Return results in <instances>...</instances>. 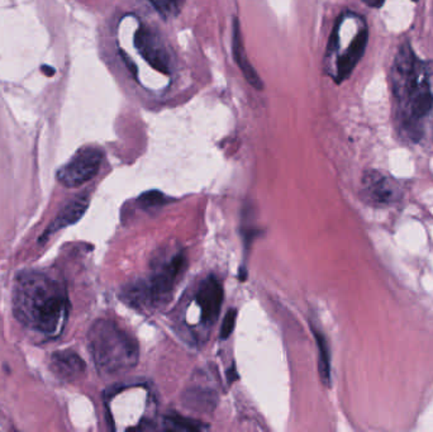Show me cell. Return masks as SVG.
Returning a JSON list of instances; mask_svg holds the SVG:
<instances>
[{
	"instance_id": "8fae6325",
	"label": "cell",
	"mask_w": 433,
	"mask_h": 432,
	"mask_svg": "<svg viewBox=\"0 0 433 432\" xmlns=\"http://www.w3.org/2000/svg\"><path fill=\"white\" fill-rule=\"evenodd\" d=\"M51 370L62 380H75L85 371V363L78 354L65 350L51 356Z\"/></svg>"
},
{
	"instance_id": "d6986e66",
	"label": "cell",
	"mask_w": 433,
	"mask_h": 432,
	"mask_svg": "<svg viewBox=\"0 0 433 432\" xmlns=\"http://www.w3.org/2000/svg\"><path fill=\"white\" fill-rule=\"evenodd\" d=\"M362 1L372 8H380L385 3V0H362Z\"/></svg>"
},
{
	"instance_id": "5bb4252c",
	"label": "cell",
	"mask_w": 433,
	"mask_h": 432,
	"mask_svg": "<svg viewBox=\"0 0 433 432\" xmlns=\"http://www.w3.org/2000/svg\"><path fill=\"white\" fill-rule=\"evenodd\" d=\"M314 336L317 340L318 350H319V373L324 383L328 384L331 380L330 353L328 346L324 336L314 329Z\"/></svg>"
},
{
	"instance_id": "9a60e30c",
	"label": "cell",
	"mask_w": 433,
	"mask_h": 432,
	"mask_svg": "<svg viewBox=\"0 0 433 432\" xmlns=\"http://www.w3.org/2000/svg\"><path fill=\"white\" fill-rule=\"evenodd\" d=\"M164 427L169 431H201L204 426H201L199 422L189 420L182 416H166L164 420Z\"/></svg>"
},
{
	"instance_id": "3957f363",
	"label": "cell",
	"mask_w": 433,
	"mask_h": 432,
	"mask_svg": "<svg viewBox=\"0 0 433 432\" xmlns=\"http://www.w3.org/2000/svg\"><path fill=\"white\" fill-rule=\"evenodd\" d=\"M88 342L94 364L102 374L121 375L138 363L137 341L114 321L98 320L93 323Z\"/></svg>"
},
{
	"instance_id": "7a4b0ae2",
	"label": "cell",
	"mask_w": 433,
	"mask_h": 432,
	"mask_svg": "<svg viewBox=\"0 0 433 432\" xmlns=\"http://www.w3.org/2000/svg\"><path fill=\"white\" fill-rule=\"evenodd\" d=\"M396 94L404 105L405 129L413 141L420 140L418 122L433 108V94L426 71L418 64L408 43H404L396 59Z\"/></svg>"
},
{
	"instance_id": "52a82bcc",
	"label": "cell",
	"mask_w": 433,
	"mask_h": 432,
	"mask_svg": "<svg viewBox=\"0 0 433 432\" xmlns=\"http://www.w3.org/2000/svg\"><path fill=\"white\" fill-rule=\"evenodd\" d=\"M362 197L374 206H388L399 201L401 190L397 184L378 171H367L362 177Z\"/></svg>"
},
{
	"instance_id": "7c38bea8",
	"label": "cell",
	"mask_w": 433,
	"mask_h": 432,
	"mask_svg": "<svg viewBox=\"0 0 433 432\" xmlns=\"http://www.w3.org/2000/svg\"><path fill=\"white\" fill-rule=\"evenodd\" d=\"M232 49L235 62H236L238 67L241 69V71L244 74V79L247 80L249 84H251L257 91H263V80L259 76V74L256 73V70L254 69V66L251 65L250 60H249V57H247L246 52H244L242 37H241V30H239V22L236 18H235V22H233Z\"/></svg>"
},
{
	"instance_id": "ac0fdd59",
	"label": "cell",
	"mask_w": 433,
	"mask_h": 432,
	"mask_svg": "<svg viewBox=\"0 0 433 432\" xmlns=\"http://www.w3.org/2000/svg\"><path fill=\"white\" fill-rule=\"evenodd\" d=\"M236 317H237V310L232 308L227 312L220 327V339H227L231 336L236 325Z\"/></svg>"
},
{
	"instance_id": "2e32d148",
	"label": "cell",
	"mask_w": 433,
	"mask_h": 432,
	"mask_svg": "<svg viewBox=\"0 0 433 432\" xmlns=\"http://www.w3.org/2000/svg\"><path fill=\"white\" fill-rule=\"evenodd\" d=\"M138 201L143 207H158L165 203L166 198L165 195L158 190H151V192H147L141 195Z\"/></svg>"
},
{
	"instance_id": "9c48e42d",
	"label": "cell",
	"mask_w": 433,
	"mask_h": 432,
	"mask_svg": "<svg viewBox=\"0 0 433 432\" xmlns=\"http://www.w3.org/2000/svg\"><path fill=\"white\" fill-rule=\"evenodd\" d=\"M367 37L369 35H367V25L362 22L359 25V28L356 30V33L352 37L351 42L348 43L346 49L337 57L335 76L337 83H341L342 80L348 78L350 74L352 73L355 66L357 65V62H360L367 49Z\"/></svg>"
},
{
	"instance_id": "ba28073f",
	"label": "cell",
	"mask_w": 433,
	"mask_h": 432,
	"mask_svg": "<svg viewBox=\"0 0 433 432\" xmlns=\"http://www.w3.org/2000/svg\"><path fill=\"white\" fill-rule=\"evenodd\" d=\"M196 303L201 310V322L210 326L220 316L223 303V286L217 276H208L196 292Z\"/></svg>"
},
{
	"instance_id": "4fadbf2b",
	"label": "cell",
	"mask_w": 433,
	"mask_h": 432,
	"mask_svg": "<svg viewBox=\"0 0 433 432\" xmlns=\"http://www.w3.org/2000/svg\"><path fill=\"white\" fill-rule=\"evenodd\" d=\"M217 402L215 390L206 384L194 383L184 393V404L198 411H207Z\"/></svg>"
},
{
	"instance_id": "e0dca14e",
	"label": "cell",
	"mask_w": 433,
	"mask_h": 432,
	"mask_svg": "<svg viewBox=\"0 0 433 432\" xmlns=\"http://www.w3.org/2000/svg\"><path fill=\"white\" fill-rule=\"evenodd\" d=\"M148 1L159 11V13L166 17L175 13L182 0H148Z\"/></svg>"
},
{
	"instance_id": "5b68a950",
	"label": "cell",
	"mask_w": 433,
	"mask_h": 432,
	"mask_svg": "<svg viewBox=\"0 0 433 432\" xmlns=\"http://www.w3.org/2000/svg\"><path fill=\"white\" fill-rule=\"evenodd\" d=\"M103 151L98 147H83L57 173V180L66 188H78L90 182L99 173Z\"/></svg>"
},
{
	"instance_id": "277c9868",
	"label": "cell",
	"mask_w": 433,
	"mask_h": 432,
	"mask_svg": "<svg viewBox=\"0 0 433 432\" xmlns=\"http://www.w3.org/2000/svg\"><path fill=\"white\" fill-rule=\"evenodd\" d=\"M186 269L183 249L166 251L155 262L153 274L146 281L134 283L123 291V298L134 307H161L170 302L179 280Z\"/></svg>"
},
{
	"instance_id": "8992f818",
	"label": "cell",
	"mask_w": 433,
	"mask_h": 432,
	"mask_svg": "<svg viewBox=\"0 0 433 432\" xmlns=\"http://www.w3.org/2000/svg\"><path fill=\"white\" fill-rule=\"evenodd\" d=\"M134 46L150 66L161 74L170 75L172 69L170 51L158 33L147 27H140L134 33Z\"/></svg>"
},
{
	"instance_id": "30bf717a",
	"label": "cell",
	"mask_w": 433,
	"mask_h": 432,
	"mask_svg": "<svg viewBox=\"0 0 433 432\" xmlns=\"http://www.w3.org/2000/svg\"><path fill=\"white\" fill-rule=\"evenodd\" d=\"M89 207V197L86 194L78 195L73 199L66 203V206L62 208L59 214L56 216L52 223L49 226V228L45 231L41 241H46L49 236L54 233L65 228L67 226L73 225L79 221L84 214L86 209Z\"/></svg>"
},
{
	"instance_id": "6da1fadb",
	"label": "cell",
	"mask_w": 433,
	"mask_h": 432,
	"mask_svg": "<svg viewBox=\"0 0 433 432\" xmlns=\"http://www.w3.org/2000/svg\"><path fill=\"white\" fill-rule=\"evenodd\" d=\"M69 310L65 288L47 273L28 270L16 278L13 312L25 329L46 339H56L66 326Z\"/></svg>"
},
{
	"instance_id": "ffe728a7",
	"label": "cell",
	"mask_w": 433,
	"mask_h": 432,
	"mask_svg": "<svg viewBox=\"0 0 433 432\" xmlns=\"http://www.w3.org/2000/svg\"><path fill=\"white\" fill-rule=\"evenodd\" d=\"M413 1H417V0H413Z\"/></svg>"
}]
</instances>
